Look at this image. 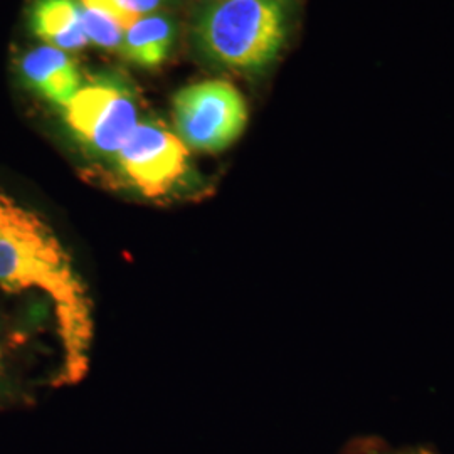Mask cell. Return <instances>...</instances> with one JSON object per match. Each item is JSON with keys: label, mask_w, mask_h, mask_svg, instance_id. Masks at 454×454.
Here are the masks:
<instances>
[{"label": "cell", "mask_w": 454, "mask_h": 454, "mask_svg": "<svg viewBox=\"0 0 454 454\" xmlns=\"http://www.w3.org/2000/svg\"><path fill=\"white\" fill-rule=\"evenodd\" d=\"M200 46L217 63L256 69L275 59L286 37L281 0H215L197 22Z\"/></svg>", "instance_id": "obj_2"}, {"label": "cell", "mask_w": 454, "mask_h": 454, "mask_svg": "<svg viewBox=\"0 0 454 454\" xmlns=\"http://www.w3.org/2000/svg\"><path fill=\"white\" fill-rule=\"evenodd\" d=\"M174 123L187 148L221 152L234 144L247 123L243 95L221 80L195 82L174 97Z\"/></svg>", "instance_id": "obj_3"}, {"label": "cell", "mask_w": 454, "mask_h": 454, "mask_svg": "<svg viewBox=\"0 0 454 454\" xmlns=\"http://www.w3.org/2000/svg\"><path fill=\"white\" fill-rule=\"evenodd\" d=\"M34 33L48 46L74 52L90 41L82 29L78 0H37L33 12Z\"/></svg>", "instance_id": "obj_7"}, {"label": "cell", "mask_w": 454, "mask_h": 454, "mask_svg": "<svg viewBox=\"0 0 454 454\" xmlns=\"http://www.w3.org/2000/svg\"><path fill=\"white\" fill-rule=\"evenodd\" d=\"M61 110L66 123L82 144L105 155H116L138 125L135 97L116 78H98L82 84Z\"/></svg>", "instance_id": "obj_4"}, {"label": "cell", "mask_w": 454, "mask_h": 454, "mask_svg": "<svg viewBox=\"0 0 454 454\" xmlns=\"http://www.w3.org/2000/svg\"><path fill=\"white\" fill-rule=\"evenodd\" d=\"M0 372H2V350H0Z\"/></svg>", "instance_id": "obj_11"}, {"label": "cell", "mask_w": 454, "mask_h": 454, "mask_svg": "<svg viewBox=\"0 0 454 454\" xmlns=\"http://www.w3.org/2000/svg\"><path fill=\"white\" fill-rule=\"evenodd\" d=\"M0 288L35 290L48 296L63 345V377L73 384L82 379L93 341L86 288L48 224L4 194H0Z\"/></svg>", "instance_id": "obj_1"}, {"label": "cell", "mask_w": 454, "mask_h": 454, "mask_svg": "<svg viewBox=\"0 0 454 454\" xmlns=\"http://www.w3.org/2000/svg\"><path fill=\"white\" fill-rule=\"evenodd\" d=\"M82 29L90 43L99 48H121L123 34L138 19L127 12L116 0H78Z\"/></svg>", "instance_id": "obj_9"}, {"label": "cell", "mask_w": 454, "mask_h": 454, "mask_svg": "<svg viewBox=\"0 0 454 454\" xmlns=\"http://www.w3.org/2000/svg\"><path fill=\"white\" fill-rule=\"evenodd\" d=\"M114 157L131 185L146 197H160L185 176L189 148L162 123L138 121Z\"/></svg>", "instance_id": "obj_5"}, {"label": "cell", "mask_w": 454, "mask_h": 454, "mask_svg": "<svg viewBox=\"0 0 454 454\" xmlns=\"http://www.w3.org/2000/svg\"><path fill=\"white\" fill-rule=\"evenodd\" d=\"M127 12L133 16L142 17L155 14L163 5L165 0H116Z\"/></svg>", "instance_id": "obj_10"}, {"label": "cell", "mask_w": 454, "mask_h": 454, "mask_svg": "<svg viewBox=\"0 0 454 454\" xmlns=\"http://www.w3.org/2000/svg\"><path fill=\"white\" fill-rule=\"evenodd\" d=\"M176 37L174 22L160 14L138 17L123 34L120 52L135 65L153 67L167 59Z\"/></svg>", "instance_id": "obj_8"}, {"label": "cell", "mask_w": 454, "mask_h": 454, "mask_svg": "<svg viewBox=\"0 0 454 454\" xmlns=\"http://www.w3.org/2000/svg\"><path fill=\"white\" fill-rule=\"evenodd\" d=\"M24 78L34 90L58 106H66L82 88V73L71 56L52 46H39L22 59Z\"/></svg>", "instance_id": "obj_6"}]
</instances>
